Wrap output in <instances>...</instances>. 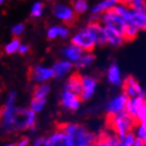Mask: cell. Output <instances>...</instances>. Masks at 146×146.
<instances>
[{
    "mask_svg": "<svg viewBox=\"0 0 146 146\" xmlns=\"http://www.w3.org/2000/svg\"><path fill=\"white\" fill-rule=\"evenodd\" d=\"M62 129L71 138L74 146H90L99 140L94 133L88 131L84 126L80 124L68 123L62 125Z\"/></svg>",
    "mask_w": 146,
    "mask_h": 146,
    "instance_id": "obj_1",
    "label": "cell"
},
{
    "mask_svg": "<svg viewBox=\"0 0 146 146\" xmlns=\"http://www.w3.org/2000/svg\"><path fill=\"white\" fill-rule=\"evenodd\" d=\"M16 100H17V92L14 90L10 91L1 111V117H2L1 126H2V130L5 132H14L15 114L18 108L16 107Z\"/></svg>",
    "mask_w": 146,
    "mask_h": 146,
    "instance_id": "obj_2",
    "label": "cell"
},
{
    "mask_svg": "<svg viewBox=\"0 0 146 146\" xmlns=\"http://www.w3.org/2000/svg\"><path fill=\"white\" fill-rule=\"evenodd\" d=\"M109 124L113 129L114 133H117L121 139H123L128 132L131 131V129L135 127L137 121L132 117H130L126 111L117 115L108 117Z\"/></svg>",
    "mask_w": 146,
    "mask_h": 146,
    "instance_id": "obj_3",
    "label": "cell"
},
{
    "mask_svg": "<svg viewBox=\"0 0 146 146\" xmlns=\"http://www.w3.org/2000/svg\"><path fill=\"white\" fill-rule=\"evenodd\" d=\"M36 114L35 111L30 108H17L14 120V131L35 129Z\"/></svg>",
    "mask_w": 146,
    "mask_h": 146,
    "instance_id": "obj_4",
    "label": "cell"
},
{
    "mask_svg": "<svg viewBox=\"0 0 146 146\" xmlns=\"http://www.w3.org/2000/svg\"><path fill=\"white\" fill-rule=\"evenodd\" d=\"M71 42L80 47L86 52H91L95 46H98L96 37L88 26L82 28L75 34H73V36L71 37Z\"/></svg>",
    "mask_w": 146,
    "mask_h": 146,
    "instance_id": "obj_5",
    "label": "cell"
},
{
    "mask_svg": "<svg viewBox=\"0 0 146 146\" xmlns=\"http://www.w3.org/2000/svg\"><path fill=\"white\" fill-rule=\"evenodd\" d=\"M100 21L102 22L106 28L115 30L117 32H120L121 34H123V35H124L125 29L127 27V22L117 14L114 9L106 12V13H104L101 16V20Z\"/></svg>",
    "mask_w": 146,
    "mask_h": 146,
    "instance_id": "obj_6",
    "label": "cell"
},
{
    "mask_svg": "<svg viewBox=\"0 0 146 146\" xmlns=\"http://www.w3.org/2000/svg\"><path fill=\"white\" fill-rule=\"evenodd\" d=\"M55 78V73L52 67L37 65L30 71V80L36 84H44Z\"/></svg>",
    "mask_w": 146,
    "mask_h": 146,
    "instance_id": "obj_7",
    "label": "cell"
},
{
    "mask_svg": "<svg viewBox=\"0 0 146 146\" xmlns=\"http://www.w3.org/2000/svg\"><path fill=\"white\" fill-rule=\"evenodd\" d=\"M52 13L56 18L67 25L73 23L77 15L72 7L66 3H60V2H57L52 7Z\"/></svg>",
    "mask_w": 146,
    "mask_h": 146,
    "instance_id": "obj_8",
    "label": "cell"
},
{
    "mask_svg": "<svg viewBox=\"0 0 146 146\" xmlns=\"http://www.w3.org/2000/svg\"><path fill=\"white\" fill-rule=\"evenodd\" d=\"M128 99L129 98L127 96V94L125 92H122L110 100L106 106V112L108 117H113V115H117L125 112Z\"/></svg>",
    "mask_w": 146,
    "mask_h": 146,
    "instance_id": "obj_9",
    "label": "cell"
},
{
    "mask_svg": "<svg viewBox=\"0 0 146 146\" xmlns=\"http://www.w3.org/2000/svg\"><path fill=\"white\" fill-rule=\"evenodd\" d=\"M59 101H60V105L65 109L70 111H75L80 109V104H82L80 95L70 90H62L59 96Z\"/></svg>",
    "mask_w": 146,
    "mask_h": 146,
    "instance_id": "obj_10",
    "label": "cell"
},
{
    "mask_svg": "<svg viewBox=\"0 0 146 146\" xmlns=\"http://www.w3.org/2000/svg\"><path fill=\"white\" fill-rule=\"evenodd\" d=\"M82 101H89L94 95L98 87V80L91 75H82Z\"/></svg>",
    "mask_w": 146,
    "mask_h": 146,
    "instance_id": "obj_11",
    "label": "cell"
},
{
    "mask_svg": "<svg viewBox=\"0 0 146 146\" xmlns=\"http://www.w3.org/2000/svg\"><path fill=\"white\" fill-rule=\"evenodd\" d=\"M123 92H125L127 96L130 98H137V96H142L144 93V90L142 89L141 85L138 83V80L135 77L128 76L124 80V89Z\"/></svg>",
    "mask_w": 146,
    "mask_h": 146,
    "instance_id": "obj_12",
    "label": "cell"
},
{
    "mask_svg": "<svg viewBox=\"0 0 146 146\" xmlns=\"http://www.w3.org/2000/svg\"><path fill=\"white\" fill-rule=\"evenodd\" d=\"M52 146H74L72 140L62 129H57L48 135Z\"/></svg>",
    "mask_w": 146,
    "mask_h": 146,
    "instance_id": "obj_13",
    "label": "cell"
},
{
    "mask_svg": "<svg viewBox=\"0 0 146 146\" xmlns=\"http://www.w3.org/2000/svg\"><path fill=\"white\" fill-rule=\"evenodd\" d=\"M88 28L91 30L96 37L98 46H105L108 44L107 38V29L101 21H90Z\"/></svg>",
    "mask_w": 146,
    "mask_h": 146,
    "instance_id": "obj_14",
    "label": "cell"
},
{
    "mask_svg": "<svg viewBox=\"0 0 146 146\" xmlns=\"http://www.w3.org/2000/svg\"><path fill=\"white\" fill-rule=\"evenodd\" d=\"M62 54L65 57V59H68L70 62H72L73 64H75L85 54V51L80 47L71 42V44H67L65 48H62Z\"/></svg>",
    "mask_w": 146,
    "mask_h": 146,
    "instance_id": "obj_15",
    "label": "cell"
},
{
    "mask_svg": "<svg viewBox=\"0 0 146 146\" xmlns=\"http://www.w3.org/2000/svg\"><path fill=\"white\" fill-rule=\"evenodd\" d=\"M55 73V78L56 80H62L64 77H66L69 73L72 72L73 70V62L68 60V59H62L56 62L52 66Z\"/></svg>",
    "mask_w": 146,
    "mask_h": 146,
    "instance_id": "obj_16",
    "label": "cell"
},
{
    "mask_svg": "<svg viewBox=\"0 0 146 146\" xmlns=\"http://www.w3.org/2000/svg\"><path fill=\"white\" fill-rule=\"evenodd\" d=\"M120 3V0H100L99 2L91 7L90 10V13L92 15H99V16H102L104 13L110 11V10H113L117 7V4Z\"/></svg>",
    "mask_w": 146,
    "mask_h": 146,
    "instance_id": "obj_17",
    "label": "cell"
},
{
    "mask_svg": "<svg viewBox=\"0 0 146 146\" xmlns=\"http://www.w3.org/2000/svg\"><path fill=\"white\" fill-rule=\"evenodd\" d=\"M107 80H108L109 84L113 85V86H121L123 84L121 69L117 62H112L108 67V69H107Z\"/></svg>",
    "mask_w": 146,
    "mask_h": 146,
    "instance_id": "obj_18",
    "label": "cell"
},
{
    "mask_svg": "<svg viewBox=\"0 0 146 146\" xmlns=\"http://www.w3.org/2000/svg\"><path fill=\"white\" fill-rule=\"evenodd\" d=\"M82 75H80L78 73H73L71 74L67 80L64 84V90H70L77 93L78 95H80L82 93Z\"/></svg>",
    "mask_w": 146,
    "mask_h": 146,
    "instance_id": "obj_19",
    "label": "cell"
},
{
    "mask_svg": "<svg viewBox=\"0 0 146 146\" xmlns=\"http://www.w3.org/2000/svg\"><path fill=\"white\" fill-rule=\"evenodd\" d=\"M145 104L144 100L141 96H137V98H130L128 99L127 105H126V112L132 117L135 120L137 114L139 112L140 108Z\"/></svg>",
    "mask_w": 146,
    "mask_h": 146,
    "instance_id": "obj_20",
    "label": "cell"
},
{
    "mask_svg": "<svg viewBox=\"0 0 146 146\" xmlns=\"http://www.w3.org/2000/svg\"><path fill=\"white\" fill-rule=\"evenodd\" d=\"M107 29V38H108V44L112 47H121L122 44H124L126 39L123 34H121L120 32H117L115 30L112 29Z\"/></svg>",
    "mask_w": 146,
    "mask_h": 146,
    "instance_id": "obj_21",
    "label": "cell"
},
{
    "mask_svg": "<svg viewBox=\"0 0 146 146\" xmlns=\"http://www.w3.org/2000/svg\"><path fill=\"white\" fill-rule=\"evenodd\" d=\"M131 23L135 25L140 31H146V13L132 10Z\"/></svg>",
    "mask_w": 146,
    "mask_h": 146,
    "instance_id": "obj_22",
    "label": "cell"
},
{
    "mask_svg": "<svg viewBox=\"0 0 146 146\" xmlns=\"http://www.w3.org/2000/svg\"><path fill=\"white\" fill-rule=\"evenodd\" d=\"M98 141L101 143L102 146H123L122 139L117 133H112V135L107 133L102 138H99Z\"/></svg>",
    "mask_w": 146,
    "mask_h": 146,
    "instance_id": "obj_23",
    "label": "cell"
},
{
    "mask_svg": "<svg viewBox=\"0 0 146 146\" xmlns=\"http://www.w3.org/2000/svg\"><path fill=\"white\" fill-rule=\"evenodd\" d=\"M95 62V56L94 54H92L91 52H87L85 53L80 59L77 62H75L74 65L77 69H85V68H88V67L92 66Z\"/></svg>",
    "mask_w": 146,
    "mask_h": 146,
    "instance_id": "obj_24",
    "label": "cell"
},
{
    "mask_svg": "<svg viewBox=\"0 0 146 146\" xmlns=\"http://www.w3.org/2000/svg\"><path fill=\"white\" fill-rule=\"evenodd\" d=\"M51 92V85L49 83H44V84H38L35 87L33 91L34 98H40V99H44L47 98L49 93Z\"/></svg>",
    "mask_w": 146,
    "mask_h": 146,
    "instance_id": "obj_25",
    "label": "cell"
},
{
    "mask_svg": "<svg viewBox=\"0 0 146 146\" xmlns=\"http://www.w3.org/2000/svg\"><path fill=\"white\" fill-rule=\"evenodd\" d=\"M20 40H19L18 37H14L13 39H11L9 42H7L3 48V51L5 54L7 55H12L14 53H17L19 50V47H20Z\"/></svg>",
    "mask_w": 146,
    "mask_h": 146,
    "instance_id": "obj_26",
    "label": "cell"
},
{
    "mask_svg": "<svg viewBox=\"0 0 146 146\" xmlns=\"http://www.w3.org/2000/svg\"><path fill=\"white\" fill-rule=\"evenodd\" d=\"M46 104H47V98L40 99V98H34L33 96V99L30 102L29 108L35 111L36 113H38L44 110V108L46 107Z\"/></svg>",
    "mask_w": 146,
    "mask_h": 146,
    "instance_id": "obj_27",
    "label": "cell"
},
{
    "mask_svg": "<svg viewBox=\"0 0 146 146\" xmlns=\"http://www.w3.org/2000/svg\"><path fill=\"white\" fill-rule=\"evenodd\" d=\"M72 7L77 15H82L88 12L89 3L87 0H74L72 3Z\"/></svg>",
    "mask_w": 146,
    "mask_h": 146,
    "instance_id": "obj_28",
    "label": "cell"
},
{
    "mask_svg": "<svg viewBox=\"0 0 146 146\" xmlns=\"http://www.w3.org/2000/svg\"><path fill=\"white\" fill-rule=\"evenodd\" d=\"M44 3L41 2V1H35L33 4H32V7H31V16L33 17V18H39L42 16L44 14Z\"/></svg>",
    "mask_w": 146,
    "mask_h": 146,
    "instance_id": "obj_29",
    "label": "cell"
},
{
    "mask_svg": "<svg viewBox=\"0 0 146 146\" xmlns=\"http://www.w3.org/2000/svg\"><path fill=\"white\" fill-rule=\"evenodd\" d=\"M140 30L135 26V25H132V23H127V27H126V29H125V32H124V37L125 39L129 41V40H132L135 39V37L138 36V33H139Z\"/></svg>",
    "mask_w": 146,
    "mask_h": 146,
    "instance_id": "obj_30",
    "label": "cell"
},
{
    "mask_svg": "<svg viewBox=\"0 0 146 146\" xmlns=\"http://www.w3.org/2000/svg\"><path fill=\"white\" fill-rule=\"evenodd\" d=\"M25 30H26V26H25L23 23H16V25H14V26L12 27L11 33L13 36L19 37L20 35L23 34Z\"/></svg>",
    "mask_w": 146,
    "mask_h": 146,
    "instance_id": "obj_31",
    "label": "cell"
},
{
    "mask_svg": "<svg viewBox=\"0 0 146 146\" xmlns=\"http://www.w3.org/2000/svg\"><path fill=\"white\" fill-rule=\"evenodd\" d=\"M137 139L135 132H128L127 135H125L124 138L122 139V142H123V146H133L135 145V141Z\"/></svg>",
    "mask_w": 146,
    "mask_h": 146,
    "instance_id": "obj_32",
    "label": "cell"
},
{
    "mask_svg": "<svg viewBox=\"0 0 146 146\" xmlns=\"http://www.w3.org/2000/svg\"><path fill=\"white\" fill-rule=\"evenodd\" d=\"M135 135L137 138H139V139L143 140V141L146 140V128L141 123H139V124L135 126Z\"/></svg>",
    "mask_w": 146,
    "mask_h": 146,
    "instance_id": "obj_33",
    "label": "cell"
},
{
    "mask_svg": "<svg viewBox=\"0 0 146 146\" xmlns=\"http://www.w3.org/2000/svg\"><path fill=\"white\" fill-rule=\"evenodd\" d=\"M47 38L49 40H53L58 38V26H52L48 29Z\"/></svg>",
    "mask_w": 146,
    "mask_h": 146,
    "instance_id": "obj_34",
    "label": "cell"
},
{
    "mask_svg": "<svg viewBox=\"0 0 146 146\" xmlns=\"http://www.w3.org/2000/svg\"><path fill=\"white\" fill-rule=\"evenodd\" d=\"M70 36V30L66 26H58V38L66 39Z\"/></svg>",
    "mask_w": 146,
    "mask_h": 146,
    "instance_id": "obj_35",
    "label": "cell"
},
{
    "mask_svg": "<svg viewBox=\"0 0 146 146\" xmlns=\"http://www.w3.org/2000/svg\"><path fill=\"white\" fill-rule=\"evenodd\" d=\"M32 146H52L50 141L48 140V138H44V137H40V138H37L35 141L33 142Z\"/></svg>",
    "mask_w": 146,
    "mask_h": 146,
    "instance_id": "obj_36",
    "label": "cell"
},
{
    "mask_svg": "<svg viewBox=\"0 0 146 146\" xmlns=\"http://www.w3.org/2000/svg\"><path fill=\"white\" fill-rule=\"evenodd\" d=\"M145 117H146V104H144V105L140 108L139 112L137 114V117H135V121H137L138 123H140Z\"/></svg>",
    "mask_w": 146,
    "mask_h": 146,
    "instance_id": "obj_37",
    "label": "cell"
},
{
    "mask_svg": "<svg viewBox=\"0 0 146 146\" xmlns=\"http://www.w3.org/2000/svg\"><path fill=\"white\" fill-rule=\"evenodd\" d=\"M30 51V46L27 44H20V47H19V50H18V53L19 54H22V55H26L28 54Z\"/></svg>",
    "mask_w": 146,
    "mask_h": 146,
    "instance_id": "obj_38",
    "label": "cell"
},
{
    "mask_svg": "<svg viewBox=\"0 0 146 146\" xmlns=\"http://www.w3.org/2000/svg\"><path fill=\"white\" fill-rule=\"evenodd\" d=\"M30 145V139L28 137H22L18 142L16 143V146H29Z\"/></svg>",
    "mask_w": 146,
    "mask_h": 146,
    "instance_id": "obj_39",
    "label": "cell"
},
{
    "mask_svg": "<svg viewBox=\"0 0 146 146\" xmlns=\"http://www.w3.org/2000/svg\"><path fill=\"white\" fill-rule=\"evenodd\" d=\"M133 146H145V143H144V141L141 139H139V138H137L135 141V145Z\"/></svg>",
    "mask_w": 146,
    "mask_h": 146,
    "instance_id": "obj_40",
    "label": "cell"
},
{
    "mask_svg": "<svg viewBox=\"0 0 146 146\" xmlns=\"http://www.w3.org/2000/svg\"><path fill=\"white\" fill-rule=\"evenodd\" d=\"M131 2H132V0H120V3L126 4V5H130Z\"/></svg>",
    "mask_w": 146,
    "mask_h": 146,
    "instance_id": "obj_41",
    "label": "cell"
},
{
    "mask_svg": "<svg viewBox=\"0 0 146 146\" xmlns=\"http://www.w3.org/2000/svg\"><path fill=\"white\" fill-rule=\"evenodd\" d=\"M2 146H16V143H14V142H7V143H4Z\"/></svg>",
    "mask_w": 146,
    "mask_h": 146,
    "instance_id": "obj_42",
    "label": "cell"
},
{
    "mask_svg": "<svg viewBox=\"0 0 146 146\" xmlns=\"http://www.w3.org/2000/svg\"><path fill=\"white\" fill-rule=\"evenodd\" d=\"M140 123H141V124H142L143 126H144V127L146 128V117H144V119H143V120L141 121V122H140Z\"/></svg>",
    "mask_w": 146,
    "mask_h": 146,
    "instance_id": "obj_43",
    "label": "cell"
},
{
    "mask_svg": "<svg viewBox=\"0 0 146 146\" xmlns=\"http://www.w3.org/2000/svg\"><path fill=\"white\" fill-rule=\"evenodd\" d=\"M90 146H102V145H101V143H100L99 141H96V142L92 143V144Z\"/></svg>",
    "mask_w": 146,
    "mask_h": 146,
    "instance_id": "obj_44",
    "label": "cell"
},
{
    "mask_svg": "<svg viewBox=\"0 0 146 146\" xmlns=\"http://www.w3.org/2000/svg\"><path fill=\"white\" fill-rule=\"evenodd\" d=\"M143 100H144V102H145V104H146V91H144V93H143V95L141 96Z\"/></svg>",
    "mask_w": 146,
    "mask_h": 146,
    "instance_id": "obj_45",
    "label": "cell"
},
{
    "mask_svg": "<svg viewBox=\"0 0 146 146\" xmlns=\"http://www.w3.org/2000/svg\"><path fill=\"white\" fill-rule=\"evenodd\" d=\"M4 2H5V0H0V3L1 4H3Z\"/></svg>",
    "mask_w": 146,
    "mask_h": 146,
    "instance_id": "obj_46",
    "label": "cell"
},
{
    "mask_svg": "<svg viewBox=\"0 0 146 146\" xmlns=\"http://www.w3.org/2000/svg\"><path fill=\"white\" fill-rule=\"evenodd\" d=\"M144 143H145V146H146V140H145V141H144Z\"/></svg>",
    "mask_w": 146,
    "mask_h": 146,
    "instance_id": "obj_47",
    "label": "cell"
}]
</instances>
